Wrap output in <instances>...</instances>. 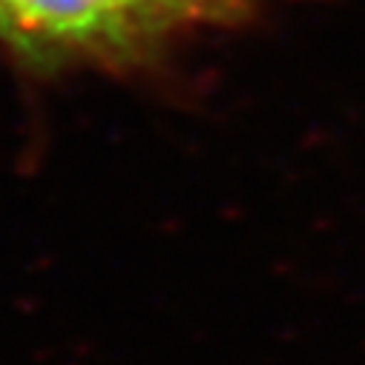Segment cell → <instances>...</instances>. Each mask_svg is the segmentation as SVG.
Returning <instances> with one entry per match:
<instances>
[{
    "mask_svg": "<svg viewBox=\"0 0 365 365\" xmlns=\"http://www.w3.org/2000/svg\"><path fill=\"white\" fill-rule=\"evenodd\" d=\"M285 0H0V55L18 78H155L199 41Z\"/></svg>",
    "mask_w": 365,
    "mask_h": 365,
    "instance_id": "6da1fadb",
    "label": "cell"
}]
</instances>
